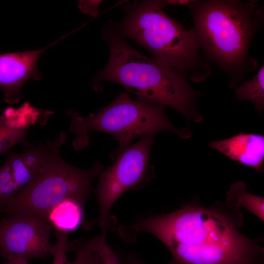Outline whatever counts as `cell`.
<instances>
[{"label":"cell","mask_w":264,"mask_h":264,"mask_svg":"<svg viewBox=\"0 0 264 264\" xmlns=\"http://www.w3.org/2000/svg\"><path fill=\"white\" fill-rule=\"evenodd\" d=\"M101 2V0L81 1L79 6L83 12L95 16L98 13V8Z\"/></svg>","instance_id":"obj_20"},{"label":"cell","mask_w":264,"mask_h":264,"mask_svg":"<svg viewBox=\"0 0 264 264\" xmlns=\"http://www.w3.org/2000/svg\"><path fill=\"white\" fill-rule=\"evenodd\" d=\"M154 136L142 137L136 143L118 150L114 163L99 174L97 196L102 233H105L109 227L110 211L115 202L125 192L139 187L148 179Z\"/></svg>","instance_id":"obj_7"},{"label":"cell","mask_w":264,"mask_h":264,"mask_svg":"<svg viewBox=\"0 0 264 264\" xmlns=\"http://www.w3.org/2000/svg\"><path fill=\"white\" fill-rule=\"evenodd\" d=\"M3 259L0 255V264H4V263H2L1 262V260Z\"/></svg>","instance_id":"obj_23"},{"label":"cell","mask_w":264,"mask_h":264,"mask_svg":"<svg viewBox=\"0 0 264 264\" xmlns=\"http://www.w3.org/2000/svg\"><path fill=\"white\" fill-rule=\"evenodd\" d=\"M84 205L75 199H65L49 211L46 220L56 230L67 233L75 230L83 221Z\"/></svg>","instance_id":"obj_13"},{"label":"cell","mask_w":264,"mask_h":264,"mask_svg":"<svg viewBox=\"0 0 264 264\" xmlns=\"http://www.w3.org/2000/svg\"><path fill=\"white\" fill-rule=\"evenodd\" d=\"M104 35L110 57L94 81L95 90L100 89L103 81L116 83L135 94L139 102L168 106L187 119L202 120L196 107L200 93L191 87L184 75L141 54L111 27L106 29Z\"/></svg>","instance_id":"obj_3"},{"label":"cell","mask_w":264,"mask_h":264,"mask_svg":"<svg viewBox=\"0 0 264 264\" xmlns=\"http://www.w3.org/2000/svg\"><path fill=\"white\" fill-rule=\"evenodd\" d=\"M165 0L135 1L122 9L124 17L111 28L147 49L160 64L176 70L191 81H203L211 72L199 55L200 48L193 30L167 15Z\"/></svg>","instance_id":"obj_4"},{"label":"cell","mask_w":264,"mask_h":264,"mask_svg":"<svg viewBox=\"0 0 264 264\" xmlns=\"http://www.w3.org/2000/svg\"><path fill=\"white\" fill-rule=\"evenodd\" d=\"M242 223L240 208L226 201L209 208L190 203L135 226L167 246L172 256L168 264H264V248L239 232Z\"/></svg>","instance_id":"obj_1"},{"label":"cell","mask_w":264,"mask_h":264,"mask_svg":"<svg viewBox=\"0 0 264 264\" xmlns=\"http://www.w3.org/2000/svg\"><path fill=\"white\" fill-rule=\"evenodd\" d=\"M106 234L97 236L96 249L100 264H121L117 256L107 243Z\"/></svg>","instance_id":"obj_19"},{"label":"cell","mask_w":264,"mask_h":264,"mask_svg":"<svg viewBox=\"0 0 264 264\" xmlns=\"http://www.w3.org/2000/svg\"><path fill=\"white\" fill-rule=\"evenodd\" d=\"M52 226L46 220L24 214L7 215L0 221V253L5 261L52 255Z\"/></svg>","instance_id":"obj_8"},{"label":"cell","mask_w":264,"mask_h":264,"mask_svg":"<svg viewBox=\"0 0 264 264\" xmlns=\"http://www.w3.org/2000/svg\"><path fill=\"white\" fill-rule=\"evenodd\" d=\"M71 119L69 131L75 135L74 148L80 151L90 141L89 132L97 131L109 133L118 141L121 150L138 137L155 135L159 132L169 131L183 139L192 133L187 128L179 130L169 121L165 106L151 105L134 100L127 92H119L109 105L96 114L82 117L71 109L66 111Z\"/></svg>","instance_id":"obj_5"},{"label":"cell","mask_w":264,"mask_h":264,"mask_svg":"<svg viewBox=\"0 0 264 264\" xmlns=\"http://www.w3.org/2000/svg\"><path fill=\"white\" fill-rule=\"evenodd\" d=\"M76 259L74 264H100L99 254L96 245L88 242L82 244L75 250Z\"/></svg>","instance_id":"obj_18"},{"label":"cell","mask_w":264,"mask_h":264,"mask_svg":"<svg viewBox=\"0 0 264 264\" xmlns=\"http://www.w3.org/2000/svg\"><path fill=\"white\" fill-rule=\"evenodd\" d=\"M128 264H145L139 258L134 255H130L127 258Z\"/></svg>","instance_id":"obj_21"},{"label":"cell","mask_w":264,"mask_h":264,"mask_svg":"<svg viewBox=\"0 0 264 264\" xmlns=\"http://www.w3.org/2000/svg\"><path fill=\"white\" fill-rule=\"evenodd\" d=\"M66 140V134L62 132L54 140L46 141L36 147L28 144L22 153H9L6 160L21 190L47 167Z\"/></svg>","instance_id":"obj_10"},{"label":"cell","mask_w":264,"mask_h":264,"mask_svg":"<svg viewBox=\"0 0 264 264\" xmlns=\"http://www.w3.org/2000/svg\"><path fill=\"white\" fill-rule=\"evenodd\" d=\"M186 5L206 59L228 75L231 88L256 70L257 60L248 52L264 23L262 6L236 0H189Z\"/></svg>","instance_id":"obj_2"},{"label":"cell","mask_w":264,"mask_h":264,"mask_svg":"<svg viewBox=\"0 0 264 264\" xmlns=\"http://www.w3.org/2000/svg\"><path fill=\"white\" fill-rule=\"evenodd\" d=\"M28 260L16 259L5 261L4 264H28Z\"/></svg>","instance_id":"obj_22"},{"label":"cell","mask_w":264,"mask_h":264,"mask_svg":"<svg viewBox=\"0 0 264 264\" xmlns=\"http://www.w3.org/2000/svg\"><path fill=\"white\" fill-rule=\"evenodd\" d=\"M54 234L56 238V243L53 245L52 247V264H69L70 262L67 261L66 255L68 251V233L55 230Z\"/></svg>","instance_id":"obj_17"},{"label":"cell","mask_w":264,"mask_h":264,"mask_svg":"<svg viewBox=\"0 0 264 264\" xmlns=\"http://www.w3.org/2000/svg\"><path fill=\"white\" fill-rule=\"evenodd\" d=\"M209 146L244 165L262 171L264 160V136L240 132L230 138L211 141Z\"/></svg>","instance_id":"obj_12"},{"label":"cell","mask_w":264,"mask_h":264,"mask_svg":"<svg viewBox=\"0 0 264 264\" xmlns=\"http://www.w3.org/2000/svg\"><path fill=\"white\" fill-rule=\"evenodd\" d=\"M21 190L15 180L11 168L6 160L0 167V213H2Z\"/></svg>","instance_id":"obj_16"},{"label":"cell","mask_w":264,"mask_h":264,"mask_svg":"<svg viewBox=\"0 0 264 264\" xmlns=\"http://www.w3.org/2000/svg\"><path fill=\"white\" fill-rule=\"evenodd\" d=\"M51 46L36 50L0 54V89L6 102L10 104L18 102L24 84L30 79L42 78L37 61Z\"/></svg>","instance_id":"obj_9"},{"label":"cell","mask_w":264,"mask_h":264,"mask_svg":"<svg viewBox=\"0 0 264 264\" xmlns=\"http://www.w3.org/2000/svg\"><path fill=\"white\" fill-rule=\"evenodd\" d=\"M103 169L100 162L87 169L76 168L66 162L58 152L2 213L24 214L46 220L49 211L65 199L73 198L85 203L92 181Z\"/></svg>","instance_id":"obj_6"},{"label":"cell","mask_w":264,"mask_h":264,"mask_svg":"<svg viewBox=\"0 0 264 264\" xmlns=\"http://www.w3.org/2000/svg\"><path fill=\"white\" fill-rule=\"evenodd\" d=\"M226 199L231 205L238 208L244 207L264 220V198L247 192L246 184L242 181L231 185L227 192Z\"/></svg>","instance_id":"obj_14"},{"label":"cell","mask_w":264,"mask_h":264,"mask_svg":"<svg viewBox=\"0 0 264 264\" xmlns=\"http://www.w3.org/2000/svg\"><path fill=\"white\" fill-rule=\"evenodd\" d=\"M49 113V111L36 108L28 103L17 109H7L0 116V154L17 144L28 145L26 136L29 129L44 120Z\"/></svg>","instance_id":"obj_11"},{"label":"cell","mask_w":264,"mask_h":264,"mask_svg":"<svg viewBox=\"0 0 264 264\" xmlns=\"http://www.w3.org/2000/svg\"><path fill=\"white\" fill-rule=\"evenodd\" d=\"M235 92L240 101L249 100L256 110L262 113L264 109V66L251 80L236 86Z\"/></svg>","instance_id":"obj_15"}]
</instances>
